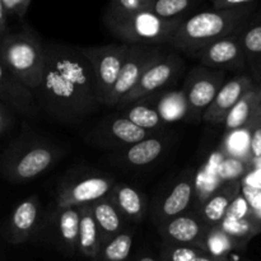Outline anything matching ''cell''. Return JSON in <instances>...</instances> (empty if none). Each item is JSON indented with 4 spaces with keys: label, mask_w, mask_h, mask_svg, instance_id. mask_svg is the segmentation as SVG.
I'll use <instances>...</instances> for the list:
<instances>
[{
    "label": "cell",
    "mask_w": 261,
    "mask_h": 261,
    "mask_svg": "<svg viewBox=\"0 0 261 261\" xmlns=\"http://www.w3.org/2000/svg\"><path fill=\"white\" fill-rule=\"evenodd\" d=\"M241 245L234 241L231 236H228L221 227L214 226L206 231L203 251L214 259L224 261V257L229 252L236 249H241Z\"/></svg>",
    "instance_id": "28"
},
{
    "label": "cell",
    "mask_w": 261,
    "mask_h": 261,
    "mask_svg": "<svg viewBox=\"0 0 261 261\" xmlns=\"http://www.w3.org/2000/svg\"><path fill=\"white\" fill-rule=\"evenodd\" d=\"M201 252L203 250L198 249V247L168 244L163 250L162 261H195Z\"/></svg>",
    "instance_id": "34"
},
{
    "label": "cell",
    "mask_w": 261,
    "mask_h": 261,
    "mask_svg": "<svg viewBox=\"0 0 261 261\" xmlns=\"http://www.w3.org/2000/svg\"><path fill=\"white\" fill-rule=\"evenodd\" d=\"M97 134L99 135V140L110 147H130L150 137L152 133L137 126L122 115L105 122Z\"/></svg>",
    "instance_id": "17"
},
{
    "label": "cell",
    "mask_w": 261,
    "mask_h": 261,
    "mask_svg": "<svg viewBox=\"0 0 261 261\" xmlns=\"http://www.w3.org/2000/svg\"><path fill=\"white\" fill-rule=\"evenodd\" d=\"M79 236L76 251L84 257L94 260L102 246L101 234L92 214L91 205L79 206Z\"/></svg>",
    "instance_id": "23"
},
{
    "label": "cell",
    "mask_w": 261,
    "mask_h": 261,
    "mask_svg": "<svg viewBox=\"0 0 261 261\" xmlns=\"http://www.w3.org/2000/svg\"><path fill=\"white\" fill-rule=\"evenodd\" d=\"M249 165L250 163L245 162V161L228 157L219 166L218 175L222 178V181H227V182L234 181L239 176L244 175L249 170Z\"/></svg>",
    "instance_id": "35"
},
{
    "label": "cell",
    "mask_w": 261,
    "mask_h": 261,
    "mask_svg": "<svg viewBox=\"0 0 261 261\" xmlns=\"http://www.w3.org/2000/svg\"><path fill=\"white\" fill-rule=\"evenodd\" d=\"M167 51L165 46L129 45L119 78L112 87L105 106L116 107L122 97L134 88L144 71L162 59Z\"/></svg>",
    "instance_id": "5"
},
{
    "label": "cell",
    "mask_w": 261,
    "mask_h": 261,
    "mask_svg": "<svg viewBox=\"0 0 261 261\" xmlns=\"http://www.w3.org/2000/svg\"><path fill=\"white\" fill-rule=\"evenodd\" d=\"M261 109V87L255 84L249 92L242 96V98L233 106L228 112L224 120V129L226 133L233 130L242 129L251 124L257 116Z\"/></svg>",
    "instance_id": "19"
},
{
    "label": "cell",
    "mask_w": 261,
    "mask_h": 261,
    "mask_svg": "<svg viewBox=\"0 0 261 261\" xmlns=\"http://www.w3.org/2000/svg\"><path fill=\"white\" fill-rule=\"evenodd\" d=\"M257 0H212L213 9H233V8L254 5Z\"/></svg>",
    "instance_id": "38"
},
{
    "label": "cell",
    "mask_w": 261,
    "mask_h": 261,
    "mask_svg": "<svg viewBox=\"0 0 261 261\" xmlns=\"http://www.w3.org/2000/svg\"><path fill=\"white\" fill-rule=\"evenodd\" d=\"M124 116L129 119L137 126L150 133H153V130L160 129L161 126L165 125V122L162 121L154 106H149L147 103H140V102H134V103L125 107Z\"/></svg>",
    "instance_id": "29"
},
{
    "label": "cell",
    "mask_w": 261,
    "mask_h": 261,
    "mask_svg": "<svg viewBox=\"0 0 261 261\" xmlns=\"http://www.w3.org/2000/svg\"><path fill=\"white\" fill-rule=\"evenodd\" d=\"M61 150L47 143H32L15 153L7 163L5 173L13 182H27L51 167Z\"/></svg>",
    "instance_id": "7"
},
{
    "label": "cell",
    "mask_w": 261,
    "mask_h": 261,
    "mask_svg": "<svg viewBox=\"0 0 261 261\" xmlns=\"http://www.w3.org/2000/svg\"><path fill=\"white\" fill-rule=\"evenodd\" d=\"M0 59L7 68L35 94L45 65V43L31 28L7 33L0 38Z\"/></svg>",
    "instance_id": "3"
},
{
    "label": "cell",
    "mask_w": 261,
    "mask_h": 261,
    "mask_svg": "<svg viewBox=\"0 0 261 261\" xmlns=\"http://www.w3.org/2000/svg\"><path fill=\"white\" fill-rule=\"evenodd\" d=\"M0 101L5 102L20 114L37 117L38 105L32 92L7 68L0 59Z\"/></svg>",
    "instance_id": "14"
},
{
    "label": "cell",
    "mask_w": 261,
    "mask_h": 261,
    "mask_svg": "<svg viewBox=\"0 0 261 261\" xmlns=\"http://www.w3.org/2000/svg\"><path fill=\"white\" fill-rule=\"evenodd\" d=\"M255 82L249 75H237L224 82L214 97L213 102L203 114L201 119L209 124H222L234 105L242 98L246 92L255 86Z\"/></svg>",
    "instance_id": "13"
},
{
    "label": "cell",
    "mask_w": 261,
    "mask_h": 261,
    "mask_svg": "<svg viewBox=\"0 0 261 261\" xmlns=\"http://www.w3.org/2000/svg\"><path fill=\"white\" fill-rule=\"evenodd\" d=\"M138 261H157V260L152 256H142Z\"/></svg>",
    "instance_id": "42"
},
{
    "label": "cell",
    "mask_w": 261,
    "mask_h": 261,
    "mask_svg": "<svg viewBox=\"0 0 261 261\" xmlns=\"http://www.w3.org/2000/svg\"><path fill=\"white\" fill-rule=\"evenodd\" d=\"M165 145V139L150 135L142 142L126 147L122 153V162L133 167H144L154 162L162 154Z\"/></svg>",
    "instance_id": "24"
},
{
    "label": "cell",
    "mask_w": 261,
    "mask_h": 261,
    "mask_svg": "<svg viewBox=\"0 0 261 261\" xmlns=\"http://www.w3.org/2000/svg\"><path fill=\"white\" fill-rule=\"evenodd\" d=\"M211 227L203 223L199 217L181 216L161 223L160 233L170 245L193 246L203 250L206 231Z\"/></svg>",
    "instance_id": "12"
},
{
    "label": "cell",
    "mask_w": 261,
    "mask_h": 261,
    "mask_svg": "<svg viewBox=\"0 0 261 261\" xmlns=\"http://www.w3.org/2000/svg\"><path fill=\"white\" fill-rule=\"evenodd\" d=\"M259 84H260V87H261V83H259Z\"/></svg>",
    "instance_id": "44"
},
{
    "label": "cell",
    "mask_w": 261,
    "mask_h": 261,
    "mask_svg": "<svg viewBox=\"0 0 261 261\" xmlns=\"http://www.w3.org/2000/svg\"><path fill=\"white\" fill-rule=\"evenodd\" d=\"M38 107L61 122L94 114L103 99L89 61L75 46L45 43L42 78L35 92Z\"/></svg>",
    "instance_id": "1"
},
{
    "label": "cell",
    "mask_w": 261,
    "mask_h": 261,
    "mask_svg": "<svg viewBox=\"0 0 261 261\" xmlns=\"http://www.w3.org/2000/svg\"><path fill=\"white\" fill-rule=\"evenodd\" d=\"M195 261H221V260L214 259V257L209 256V255L206 254V252H204V251H203V252H201L200 255H199L198 257H196Z\"/></svg>",
    "instance_id": "41"
},
{
    "label": "cell",
    "mask_w": 261,
    "mask_h": 261,
    "mask_svg": "<svg viewBox=\"0 0 261 261\" xmlns=\"http://www.w3.org/2000/svg\"><path fill=\"white\" fill-rule=\"evenodd\" d=\"M261 109L255 117L254 121L250 124V155L251 161L261 158V121H260Z\"/></svg>",
    "instance_id": "36"
},
{
    "label": "cell",
    "mask_w": 261,
    "mask_h": 261,
    "mask_svg": "<svg viewBox=\"0 0 261 261\" xmlns=\"http://www.w3.org/2000/svg\"><path fill=\"white\" fill-rule=\"evenodd\" d=\"M255 13L256 4L196 13L181 20L168 42V47L195 58L201 48L213 41L241 32Z\"/></svg>",
    "instance_id": "2"
},
{
    "label": "cell",
    "mask_w": 261,
    "mask_h": 261,
    "mask_svg": "<svg viewBox=\"0 0 261 261\" xmlns=\"http://www.w3.org/2000/svg\"><path fill=\"white\" fill-rule=\"evenodd\" d=\"M154 0H110L107 13L111 14H132V13L150 10Z\"/></svg>",
    "instance_id": "33"
},
{
    "label": "cell",
    "mask_w": 261,
    "mask_h": 261,
    "mask_svg": "<svg viewBox=\"0 0 261 261\" xmlns=\"http://www.w3.org/2000/svg\"><path fill=\"white\" fill-rule=\"evenodd\" d=\"M154 107L165 124L180 121L188 117V105L182 89L163 93Z\"/></svg>",
    "instance_id": "27"
},
{
    "label": "cell",
    "mask_w": 261,
    "mask_h": 261,
    "mask_svg": "<svg viewBox=\"0 0 261 261\" xmlns=\"http://www.w3.org/2000/svg\"><path fill=\"white\" fill-rule=\"evenodd\" d=\"M91 208L101 234L102 245L121 233L124 227L122 216L109 196L91 204Z\"/></svg>",
    "instance_id": "21"
},
{
    "label": "cell",
    "mask_w": 261,
    "mask_h": 261,
    "mask_svg": "<svg viewBox=\"0 0 261 261\" xmlns=\"http://www.w3.org/2000/svg\"><path fill=\"white\" fill-rule=\"evenodd\" d=\"M260 121H261V112H260Z\"/></svg>",
    "instance_id": "43"
},
{
    "label": "cell",
    "mask_w": 261,
    "mask_h": 261,
    "mask_svg": "<svg viewBox=\"0 0 261 261\" xmlns=\"http://www.w3.org/2000/svg\"><path fill=\"white\" fill-rule=\"evenodd\" d=\"M218 226L242 247L246 246L250 240L261 233V219L254 213L241 218L226 216Z\"/></svg>",
    "instance_id": "25"
},
{
    "label": "cell",
    "mask_w": 261,
    "mask_h": 261,
    "mask_svg": "<svg viewBox=\"0 0 261 261\" xmlns=\"http://www.w3.org/2000/svg\"><path fill=\"white\" fill-rule=\"evenodd\" d=\"M198 0H154L150 12L165 19L185 18L186 13L195 7Z\"/></svg>",
    "instance_id": "32"
},
{
    "label": "cell",
    "mask_w": 261,
    "mask_h": 261,
    "mask_svg": "<svg viewBox=\"0 0 261 261\" xmlns=\"http://www.w3.org/2000/svg\"><path fill=\"white\" fill-rule=\"evenodd\" d=\"M186 18V17H185ZM184 18L165 19L150 10L132 13V14H105L107 28L126 45L168 46L176 28Z\"/></svg>",
    "instance_id": "4"
},
{
    "label": "cell",
    "mask_w": 261,
    "mask_h": 261,
    "mask_svg": "<svg viewBox=\"0 0 261 261\" xmlns=\"http://www.w3.org/2000/svg\"><path fill=\"white\" fill-rule=\"evenodd\" d=\"M115 181L101 175H88L65 182L56 195V208H79L91 205L111 193Z\"/></svg>",
    "instance_id": "10"
},
{
    "label": "cell",
    "mask_w": 261,
    "mask_h": 261,
    "mask_svg": "<svg viewBox=\"0 0 261 261\" xmlns=\"http://www.w3.org/2000/svg\"><path fill=\"white\" fill-rule=\"evenodd\" d=\"M223 150L228 157L237 158L251 163L250 155V125L242 129L226 133L223 142Z\"/></svg>",
    "instance_id": "31"
},
{
    "label": "cell",
    "mask_w": 261,
    "mask_h": 261,
    "mask_svg": "<svg viewBox=\"0 0 261 261\" xmlns=\"http://www.w3.org/2000/svg\"><path fill=\"white\" fill-rule=\"evenodd\" d=\"M40 213V200L37 196H31L17 205L9 222V240L12 244H24L32 237L38 226Z\"/></svg>",
    "instance_id": "15"
},
{
    "label": "cell",
    "mask_w": 261,
    "mask_h": 261,
    "mask_svg": "<svg viewBox=\"0 0 261 261\" xmlns=\"http://www.w3.org/2000/svg\"><path fill=\"white\" fill-rule=\"evenodd\" d=\"M205 68L222 70L240 69L246 65L244 48L239 33L222 37L201 48L195 55Z\"/></svg>",
    "instance_id": "11"
},
{
    "label": "cell",
    "mask_w": 261,
    "mask_h": 261,
    "mask_svg": "<svg viewBox=\"0 0 261 261\" xmlns=\"http://www.w3.org/2000/svg\"><path fill=\"white\" fill-rule=\"evenodd\" d=\"M246 65L250 66L256 84L261 81V13H255L239 33Z\"/></svg>",
    "instance_id": "20"
},
{
    "label": "cell",
    "mask_w": 261,
    "mask_h": 261,
    "mask_svg": "<svg viewBox=\"0 0 261 261\" xmlns=\"http://www.w3.org/2000/svg\"><path fill=\"white\" fill-rule=\"evenodd\" d=\"M127 47L129 45L126 43L79 47L84 58L91 64L103 105L119 78Z\"/></svg>",
    "instance_id": "8"
},
{
    "label": "cell",
    "mask_w": 261,
    "mask_h": 261,
    "mask_svg": "<svg viewBox=\"0 0 261 261\" xmlns=\"http://www.w3.org/2000/svg\"><path fill=\"white\" fill-rule=\"evenodd\" d=\"M0 38H2V37H0Z\"/></svg>",
    "instance_id": "46"
},
{
    "label": "cell",
    "mask_w": 261,
    "mask_h": 261,
    "mask_svg": "<svg viewBox=\"0 0 261 261\" xmlns=\"http://www.w3.org/2000/svg\"><path fill=\"white\" fill-rule=\"evenodd\" d=\"M184 70V61L177 51H167L162 59L144 71L134 88L125 94L116 107H126L173 83Z\"/></svg>",
    "instance_id": "6"
},
{
    "label": "cell",
    "mask_w": 261,
    "mask_h": 261,
    "mask_svg": "<svg viewBox=\"0 0 261 261\" xmlns=\"http://www.w3.org/2000/svg\"><path fill=\"white\" fill-rule=\"evenodd\" d=\"M133 247V234L124 232L105 242L94 261H127Z\"/></svg>",
    "instance_id": "30"
},
{
    "label": "cell",
    "mask_w": 261,
    "mask_h": 261,
    "mask_svg": "<svg viewBox=\"0 0 261 261\" xmlns=\"http://www.w3.org/2000/svg\"><path fill=\"white\" fill-rule=\"evenodd\" d=\"M195 195V180L193 175L184 177L173 186L161 203L157 213V223L181 216L188 209Z\"/></svg>",
    "instance_id": "18"
},
{
    "label": "cell",
    "mask_w": 261,
    "mask_h": 261,
    "mask_svg": "<svg viewBox=\"0 0 261 261\" xmlns=\"http://www.w3.org/2000/svg\"><path fill=\"white\" fill-rule=\"evenodd\" d=\"M8 124H9V116L7 114V110L3 105H0V135L5 132Z\"/></svg>",
    "instance_id": "40"
},
{
    "label": "cell",
    "mask_w": 261,
    "mask_h": 261,
    "mask_svg": "<svg viewBox=\"0 0 261 261\" xmlns=\"http://www.w3.org/2000/svg\"><path fill=\"white\" fill-rule=\"evenodd\" d=\"M79 208L58 209L56 229L60 242L70 254L76 251L79 236Z\"/></svg>",
    "instance_id": "26"
},
{
    "label": "cell",
    "mask_w": 261,
    "mask_h": 261,
    "mask_svg": "<svg viewBox=\"0 0 261 261\" xmlns=\"http://www.w3.org/2000/svg\"><path fill=\"white\" fill-rule=\"evenodd\" d=\"M223 83L224 73L222 70L198 66L189 73L182 88L189 119H201Z\"/></svg>",
    "instance_id": "9"
},
{
    "label": "cell",
    "mask_w": 261,
    "mask_h": 261,
    "mask_svg": "<svg viewBox=\"0 0 261 261\" xmlns=\"http://www.w3.org/2000/svg\"><path fill=\"white\" fill-rule=\"evenodd\" d=\"M109 198L122 217L142 221L145 213V200L140 191L125 184H115Z\"/></svg>",
    "instance_id": "22"
},
{
    "label": "cell",
    "mask_w": 261,
    "mask_h": 261,
    "mask_svg": "<svg viewBox=\"0 0 261 261\" xmlns=\"http://www.w3.org/2000/svg\"><path fill=\"white\" fill-rule=\"evenodd\" d=\"M7 13H5L4 7H3V3L0 0V37H3L4 35L8 33V22H7Z\"/></svg>",
    "instance_id": "39"
},
{
    "label": "cell",
    "mask_w": 261,
    "mask_h": 261,
    "mask_svg": "<svg viewBox=\"0 0 261 261\" xmlns=\"http://www.w3.org/2000/svg\"><path fill=\"white\" fill-rule=\"evenodd\" d=\"M242 182L239 180L228 181L226 185L219 188L213 194L204 199L201 203L199 218L208 227L218 226L226 217L229 206L234 199L241 194Z\"/></svg>",
    "instance_id": "16"
},
{
    "label": "cell",
    "mask_w": 261,
    "mask_h": 261,
    "mask_svg": "<svg viewBox=\"0 0 261 261\" xmlns=\"http://www.w3.org/2000/svg\"><path fill=\"white\" fill-rule=\"evenodd\" d=\"M32 0H2L7 15H15L18 18H23L28 12Z\"/></svg>",
    "instance_id": "37"
},
{
    "label": "cell",
    "mask_w": 261,
    "mask_h": 261,
    "mask_svg": "<svg viewBox=\"0 0 261 261\" xmlns=\"http://www.w3.org/2000/svg\"><path fill=\"white\" fill-rule=\"evenodd\" d=\"M260 83H261V81H260Z\"/></svg>",
    "instance_id": "45"
}]
</instances>
